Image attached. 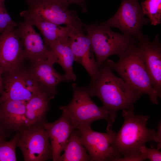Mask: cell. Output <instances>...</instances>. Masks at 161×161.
Returning <instances> with one entry per match:
<instances>
[{"mask_svg": "<svg viewBox=\"0 0 161 161\" xmlns=\"http://www.w3.org/2000/svg\"><path fill=\"white\" fill-rule=\"evenodd\" d=\"M140 6L144 15L153 25L156 26L161 22V0H145Z\"/></svg>", "mask_w": 161, "mask_h": 161, "instance_id": "7402d4cb", "label": "cell"}, {"mask_svg": "<svg viewBox=\"0 0 161 161\" xmlns=\"http://www.w3.org/2000/svg\"><path fill=\"white\" fill-rule=\"evenodd\" d=\"M54 97L46 91L40 92L27 102L26 128L42 125L49 109L50 101Z\"/></svg>", "mask_w": 161, "mask_h": 161, "instance_id": "ac0fdd59", "label": "cell"}, {"mask_svg": "<svg viewBox=\"0 0 161 161\" xmlns=\"http://www.w3.org/2000/svg\"><path fill=\"white\" fill-rule=\"evenodd\" d=\"M117 62L107 59L109 67L139 93L147 95L152 103L158 104V95L154 89L137 42L119 57Z\"/></svg>", "mask_w": 161, "mask_h": 161, "instance_id": "3957f363", "label": "cell"}, {"mask_svg": "<svg viewBox=\"0 0 161 161\" xmlns=\"http://www.w3.org/2000/svg\"><path fill=\"white\" fill-rule=\"evenodd\" d=\"M26 101L8 100L0 103V128L4 131L19 132L26 128Z\"/></svg>", "mask_w": 161, "mask_h": 161, "instance_id": "2e32d148", "label": "cell"}, {"mask_svg": "<svg viewBox=\"0 0 161 161\" xmlns=\"http://www.w3.org/2000/svg\"><path fill=\"white\" fill-rule=\"evenodd\" d=\"M83 30L90 38L99 68L109 56L116 55L119 57L137 42L134 37L114 32L101 23L84 24Z\"/></svg>", "mask_w": 161, "mask_h": 161, "instance_id": "5b68a950", "label": "cell"}, {"mask_svg": "<svg viewBox=\"0 0 161 161\" xmlns=\"http://www.w3.org/2000/svg\"><path fill=\"white\" fill-rule=\"evenodd\" d=\"M157 138V148L160 150L161 148V123L160 121L158 123L157 131L156 133Z\"/></svg>", "mask_w": 161, "mask_h": 161, "instance_id": "4316f807", "label": "cell"}, {"mask_svg": "<svg viewBox=\"0 0 161 161\" xmlns=\"http://www.w3.org/2000/svg\"><path fill=\"white\" fill-rule=\"evenodd\" d=\"M55 58L38 61L33 63L29 71L37 82L48 93L54 97L57 93L56 87L62 82L67 81L64 75L57 72L53 67Z\"/></svg>", "mask_w": 161, "mask_h": 161, "instance_id": "e0dca14e", "label": "cell"}, {"mask_svg": "<svg viewBox=\"0 0 161 161\" xmlns=\"http://www.w3.org/2000/svg\"><path fill=\"white\" fill-rule=\"evenodd\" d=\"M0 33H1V32H0Z\"/></svg>", "mask_w": 161, "mask_h": 161, "instance_id": "4dcf8cb0", "label": "cell"}, {"mask_svg": "<svg viewBox=\"0 0 161 161\" xmlns=\"http://www.w3.org/2000/svg\"></svg>", "mask_w": 161, "mask_h": 161, "instance_id": "1f68e13d", "label": "cell"}, {"mask_svg": "<svg viewBox=\"0 0 161 161\" xmlns=\"http://www.w3.org/2000/svg\"><path fill=\"white\" fill-rule=\"evenodd\" d=\"M84 30L73 28L68 43L73 54L74 61L82 65L90 76V83L97 78L99 68L93 55L90 38L83 32Z\"/></svg>", "mask_w": 161, "mask_h": 161, "instance_id": "7c38bea8", "label": "cell"}, {"mask_svg": "<svg viewBox=\"0 0 161 161\" xmlns=\"http://www.w3.org/2000/svg\"><path fill=\"white\" fill-rule=\"evenodd\" d=\"M6 137V133L0 128V141L5 140Z\"/></svg>", "mask_w": 161, "mask_h": 161, "instance_id": "f1b7e54d", "label": "cell"}, {"mask_svg": "<svg viewBox=\"0 0 161 161\" xmlns=\"http://www.w3.org/2000/svg\"><path fill=\"white\" fill-rule=\"evenodd\" d=\"M123 123L116 133L113 146L119 158L117 161L144 160L140 155V147L147 142H157L156 132L146 125L149 117L134 112V106L122 110Z\"/></svg>", "mask_w": 161, "mask_h": 161, "instance_id": "6da1fadb", "label": "cell"}, {"mask_svg": "<svg viewBox=\"0 0 161 161\" xmlns=\"http://www.w3.org/2000/svg\"><path fill=\"white\" fill-rule=\"evenodd\" d=\"M42 125L50 141L52 159L57 161L75 128L68 117L62 113L60 117L55 121L49 123L46 120Z\"/></svg>", "mask_w": 161, "mask_h": 161, "instance_id": "9a60e30c", "label": "cell"}, {"mask_svg": "<svg viewBox=\"0 0 161 161\" xmlns=\"http://www.w3.org/2000/svg\"><path fill=\"white\" fill-rule=\"evenodd\" d=\"M72 99L69 104L59 108L62 113L69 119L75 129L91 126L94 121L106 120L108 127H112L117 114L112 113L103 106H97L92 100L86 87H79L75 83L72 85Z\"/></svg>", "mask_w": 161, "mask_h": 161, "instance_id": "277c9868", "label": "cell"}, {"mask_svg": "<svg viewBox=\"0 0 161 161\" xmlns=\"http://www.w3.org/2000/svg\"><path fill=\"white\" fill-rule=\"evenodd\" d=\"M57 161H87L90 158L81 142L80 130L75 129L71 133L64 151Z\"/></svg>", "mask_w": 161, "mask_h": 161, "instance_id": "44dd1931", "label": "cell"}, {"mask_svg": "<svg viewBox=\"0 0 161 161\" xmlns=\"http://www.w3.org/2000/svg\"><path fill=\"white\" fill-rule=\"evenodd\" d=\"M18 24L12 18L7 10L0 11V31L1 33L6 29L16 27Z\"/></svg>", "mask_w": 161, "mask_h": 161, "instance_id": "d4e9b609", "label": "cell"}, {"mask_svg": "<svg viewBox=\"0 0 161 161\" xmlns=\"http://www.w3.org/2000/svg\"><path fill=\"white\" fill-rule=\"evenodd\" d=\"M24 20L36 27L43 37V41L47 46L56 41L68 39L73 28L67 26L62 27L49 21L31 17L23 18Z\"/></svg>", "mask_w": 161, "mask_h": 161, "instance_id": "d6986e66", "label": "cell"}, {"mask_svg": "<svg viewBox=\"0 0 161 161\" xmlns=\"http://www.w3.org/2000/svg\"><path fill=\"white\" fill-rule=\"evenodd\" d=\"M144 15L138 0H122L114 15L101 23L117 28L123 34L132 36L137 41L144 35L142 28L149 22Z\"/></svg>", "mask_w": 161, "mask_h": 161, "instance_id": "52a82bcc", "label": "cell"}, {"mask_svg": "<svg viewBox=\"0 0 161 161\" xmlns=\"http://www.w3.org/2000/svg\"><path fill=\"white\" fill-rule=\"evenodd\" d=\"M66 5L68 6L72 4L78 5L80 7L83 12L85 13L87 11L86 0H60Z\"/></svg>", "mask_w": 161, "mask_h": 161, "instance_id": "484cf974", "label": "cell"}, {"mask_svg": "<svg viewBox=\"0 0 161 161\" xmlns=\"http://www.w3.org/2000/svg\"><path fill=\"white\" fill-rule=\"evenodd\" d=\"M3 83L0 103L8 100L27 101L39 92L46 91L29 71L21 69L20 67L6 74Z\"/></svg>", "mask_w": 161, "mask_h": 161, "instance_id": "9c48e42d", "label": "cell"}, {"mask_svg": "<svg viewBox=\"0 0 161 161\" xmlns=\"http://www.w3.org/2000/svg\"><path fill=\"white\" fill-rule=\"evenodd\" d=\"M24 59L22 43L16 29H6L0 35V65L3 74L18 69Z\"/></svg>", "mask_w": 161, "mask_h": 161, "instance_id": "8fae6325", "label": "cell"}, {"mask_svg": "<svg viewBox=\"0 0 161 161\" xmlns=\"http://www.w3.org/2000/svg\"><path fill=\"white\" fill-rule=\"evenodd\" d=\"M4 0H0V11L6 10L4 5Z\"/></svg>", "mask_w": 161, "mask_h": 161, "instance_id": "f546056e", "label": "cell"}, {"mask_svg": "<svg viewBox=\"0 0 161 161\" xmlns=\"http://www.w3.org/2000/svg\"><path fill=\"white\" fill-rule=\"evenodd\" d=\"M16 27L22 43L25 58L33 63L55 58L49 47L45 44L31 24L24 20L19 22Z\"/></svg>", "mask_w": 161, "mask_h": 161, "instance_id": "4fadbf2b", "label": "cell"}, {"mask_svg": "<svg viewBox=\"0 0 161 161\" xmlns=\"http://www.w3.org/2000/svg\"><path fill=\"white\" fill-rule=\"evenodd\" d=\"M157 148H148L144 145L140 147V152L144 160L148 159L151 161H161V152Z\"/></svg>", "mask_w": 161, "mask_h": 161, "instance_id": "cb8c5ba5", "label": "cell"}, {"mask_svg": "<svg viewBox=\"0 0 161 161\" xmlns=\"http://www.w3.org/2000/svg\"><path fill=\"white\" fill-rule=\"evenodd\" d=\"M68 39L58 40L49 46L54 55L56 63L58 64L65 72L67 82L75 81L77 79L73 69L74 58L69 47Z\"/></svg>", "mask_w": 161, "mask_h": 161, "instance_id": "ffe728a7", "label": "cell"}, {"mask_svg": "<svg viewBox=\"0 0 161 161\" xmlns=\"http://www.w3.org/2000/svg\"><path fill=\"white\" fill-rule=\"evenodd\" d=\"M17 146L25 161H45L52 159L51 144L42 125L25 128L19 131Z\"/></svg>", "mask_w": 161, "mask_h": 161, "instance_id": "ba28073f", "label": "cell"}, {"mask_svg": "<svg viewBox=\"0 0 161 161\" xmlns=\"http://www.w3.org/2000/svg\"><path fill=\"white\" fill-rule=\"evenodd\" d=\"M86 87L91 97H97L103 107L114 114L133 106L142 95L116 76L106 62L100 68L97 79Z\"/></svg>", "mask_w": 161, "mask_h": 161, "instance_id": "7a4b0ae2", "label": "cell"}, {"mask_svg": "<svg viewBox=\"0 0 161 161\" xmlns=\"http://www.w3.org/2000/svg\"><path fill=\"white\" fill-rule=\"evenodd\" d=\"M19 136V132H17L10 140L0 141V161L17 160L16 149Z\"/></svg>", "mask_w": 161, "mask_h": 161, "instance_id": "603a6c76", "label": "cell"}, {"mask_svg": "<svg viewBox=\"0 0 161 161\" xmlns=\"http://www.w3.org/2000/svg\"><path fill=\"white\" fill-rule=\"evenodd\" d=\"M27 9L20 13L23 18L31 17L58 25L83 29L75 10L68 8L60 0H26Z\"/></svg>", "mask_w": 161, "mask_h": 161, "instance_id": "8992f818", "label": "cell"}, {"mask_svg": "<svg viewBox=\"0 0 161 161\" xmlns=\"http://www.w3.org/2000/svg\"><path fill=\"white\" fill-rule=\"evenodd\" d=\"M3 74L2 70L0 65V95L3 89V78L2 76Z\"/></svg>", "mask_w": 161, "mask_h": 161, "instance_id": "83f0119b", "label": "cell"}, {"mask_svg": "<svg viewBox=\"0 0 161 161\" xmlns=\"http://www.w3.org/2000/svg\"><path fill=\"white\" fill-rule=\"evenodd\" d=\"M81 142L88 152L91 161H117L119 157L113 144L116 134L112 127L106 133L93 130L91 126L80 129Z\"/></svg>", "mask_w": 161, "mask_h": 161, "instance_id": "30bf717a", "label": "cell"}, {"mask_svg": "<svg viewBox=\"0 0 161 161\" xmlns=\"http://www.w3.org/2000/svg\"><path fill=\"white\" fill-rule=\"evenodd\" d=\"M142 52L153 87L159 97H161V44L157 35L150 41L144 36L137 41Z\"/></svg>", "mask_w": 161, "mask_h": 161, "instance_id": "5bb4252c", "label": "cell"}]
</instances>
